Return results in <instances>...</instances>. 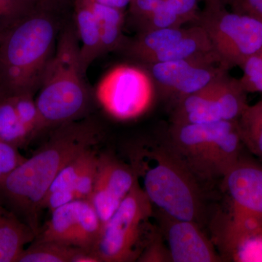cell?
I'll return each mask as SVG.
<instances>
[{"instance_id":"35","label":"cell","mask_w":262,"mask_h":262,"mask_svg":"<svg viewBox=\"0 0 262 262\" xmlns=\"http://www.w3.org/2000/svg\"><path fill=\"white\" fill-rule=\"evenodd\" d=\"M0 97H1V94H0Z\"/></svg>"},{"instance_id":"16","label":"cell","mask_w":262,"mask_h":262,"mask_svg":"<svg viewBox=\"0 0 262 262\" xmlns=\"http://www.w3.org/2000/svg\"><path fill=\"white\" fill-rule=\"evenodd\" d=\"M160 230L170 252L172 262L222 261L214 246L200 224L178 220L158 211Z\"/></svg>"},{"instance_id":"7","label":"cell","mask_w":262,"mask_h":262,"mask_svg":"<svg viewBox=\"0 0 262 262\" xmlns=\"http://www.w3.org/2000/svg\"><path fill=\"white\" fill-rule=\"evenodd\" d=\"M154 207L138 184L102 226L94 252L101 262L138 261L156 229L150 225Z\"/></svg>"},{"instance_id":"4","label":"cell","mask_w":262,"mask_h":262,"mask_svg":"<svg viewBox=\"0 0 262 262\" xmlns=\"http://www.w3.org/2000/svg\"><path fill=\"white\" fill-rule=\"evenodd\" d=\"M85 75L75 24L68 22L62 25L35 99L47 128L80 120L87 113L91 96Z\"/></svg>"},{"instance_id":"25","label":"cell","mask_w":262,"mask_h":262,"mask_svg":"<svg viewBox=\"0 0 262 262\" xmlns=\"http://www.w3.org/2000/svg\"><path fill=\"white\" fill-rule=\"evenodd\" d=\"M244 72L239 79L247 93H262V46L245 62Z\"/></svg>"},{"instance_id":"21","label":"cell","mask_w":262,"mask_h":262,"mask_svg":"<svg viewBox=\"0 0 262 262\" xmlns=\"http://www.w3.org/2000/svg\"><path fill=\"white\" fill-rule=\"evenodd\" d=\"M33 137L8 96L0 97V141L20 148Z\"/></svg>"},{"instance_id":"26","label":"cell","mask_w":262,"mask_h":262,"mask_svg":"<svg viewBox=\"0 0 262 262\" xmlns=\"http://www.w3.org/2000/svg\"><path fill=\"white\" fill-rule=\"evenodd\" d=\"M164 0H130L128 5L129 19L136 32L144 29L146 24L163 4Z\"/></svg>"},{"instance_id":"31","label":"cell","mask_w":262,"mask_h":262,"mask_svg":"<svg viewBox=\"0 0 262 262\" xmlns=\"http://www.w3.org/2000/svg\"><path fill=\"white\" fill-rule=\"evenodd\" d=\"M31 1L35 3L39 8L62 14L69 8L73 7L75 0H31Z\"/></svg>"},{"instance_id":"18","label":"cell","mask_w":262,"mask_h":262,"mask_svg":"<svg viewBox=\"0 0 262 262\" xmlns=\"http://www.w3.org/2000/svg\"><path fill=\"white\" fill-rule=\"evenodd\" d=\"M73 8V23L80 42L81 61L86 73L91 63L102 56L101 32L89 0H75Z\"/></svg>"},{"instance_id":"20","label":"cell","mask_w":262,"mask_h":262,"mask_svg":"<svg viewBox=\"0 0 262 262\" xmlns=\"http://www.w3.org/2000/svg\"><path fill=\"white\" fill-rule=\"evenodd\" d=\"M237 125L244 146L262 163V100L248 104Z\"/></svg>"},{"instance_id":"3","label":"cell","mask_w":262,"mask_h":262,"mask_svg":"<svg viewBox=\"0 0 262 262\" xmlns=\"http://www.w3.org/2000/svg\"><path fill=\"white\" fill-rule=\"evenodd\" d=\"M61 13L37 8L0 39V94H35L56 50Z\"/></svg>"},{"instance_id":"11","label":"cell","mask_w":262,"mask_h":262,"mask_svg":"<svg viewBox=\"0 0 262 262\" xmlns=\"http://www.w3.org/2000/svg\"><path fill=\"white\" fill-rule=\"evenodd\" d=\"M155 93L149 72L139 63L114 67L101 77L96 89L100 104L120 120L135 118L145 113Z\"/></svg>"},{"instance_id":"10","label":"cell","mask_w":262,"mask_h":262,"mask_svg":"<svg viewBox=\"0 0 262 262\" xmlns=\"http://www.w3.org/2000/svg\"><path fill=\"white\" fill-rule=\"evenodd\" d=\"M140 65L189 59L214 53L206 32L199 25L137 32L122 47Z\"/></svg>"},{"instance_id":"19","label":"cell","mask_w":262,"mask_h":262,"mask_svg":"<svg viewBox=\"0 0 262 262\" xmlns=\"http://www.w3.org/2000/svg\"><path fill=\"white\" fill-rule=\"evenodd\" d=\"M94 10L101 32L102 56L110 52L121 50L127 38L123 35L125 23L124 10L89 0Z\"/></svg>"},{"instance_id":"27","label":"cell","mask_w":262,"mask_h":262,"mask_svg":"<svg viewBox=\"0 0 262 262\" xmlns=\"http://www.w3.org/2000/svg\"><path fill=\"white\" fill-rule=\"evenodd\" d=\"M138 261L172 262L170 252L160 229L155 230Z\"/></svg>"},{"instance_id":"29","label":"cell","mask_w":262,"mask_h":262,"mask_svg":"<svg viewBox=\"0 0 262 262\" xmlns=\"http://www.w3.org/2000/svg\"><path fill=\"white\" fill-rule=\"evenodd\" d=\"M25 160L18 148L0 141V182Z\"/></svg>"},{"instance_id":"32","label":"cell","mask_w":262,"mask_h":262,"mask_svg":"<svg viewBox=\"0 0 262 262\" xmlns=\"http://www.w3.org/2000/svg\"><path fill=\"white\" fill-rule=\"evenodd\" d=\"M101 4L108 5L118 9L125 10L128 7L130 0H94Z\"/></svg>"},{"instance_id":"17","label":"cell","mask_w":262,"mask_h":262,"mask_svg":"<svg viewBox=\"0 0 262 262\" xmlns=\"http://www.w3.org/2000/svg\"><path fill=\"white\" fill-rule=\"evenodd\" d=\"M36 236L30 226L0 201V262H17Z\"/></svg>"},{"instance_id":"14","label":"cell","mask_w":262,"mask_h":262,"mask_svg":"<svg viewBox=\"0 0 262 262\" xmlns=\"http://www.w3.org/2000/svg\"><path fill=\"white\" fill-rule=\"evenodd\" d=\"M99 156L93 147L81 151L63 167L48 189L41 210L50 211L77 201L89 200L97 175Z\"/></svg>"},{"instance_id":"13","label":"cell","mask_w":262,"mask_h":262,"mask_svg":"<svg viewBox=\"0 0 262 262\" xmlns=\"http://www.w3.org/2000/svg\"><path fill=\"white\" fill-rule=\"evenodd\" d=\"M35 239L94 251L102 224L89 200H77L58 207Z\"/></svg>"},{"instance_id":"33","label":"cell","mask_w":262,"mask_h":262,"mask_svg":"<svg viewBox=\"0 0 262 262\" xmlns=\"http://www.w3.org/2000/svg\"><path fill=\"white\" fill-rule=\"evenodd\" d=\"M204 2L205 6L208 7H227L232 0H202Z\"/></svg>"},{"instance_id":"34","label":"cell","mask_w":262,"mask_h":262,"mask_svg":"<svg viewBox=\"0 0 262 262\" xmlns=\"http://www.w3.org/2000/svg\"><path fill=\"white\" fill-rule=\"evenodd\" d=\"M3 33H2L1 32H0V39H1V38H2V36H3Z\"/></svg>"},{"instance_id":"5","label":"cell","mask_w":262,"mask_h":262,"mask_svg":"<svg viewBox=\"0 0 262 262\" xmlns=\"http://www.w3.org/2000/svg\"><path fill=\"white\" fill-rule=\"evenodd\" d=\"M168 139L201 182L223 178L244 147L237 121L172 124Z\"/></svg>"},{"instance_id":"22","label":"cell","mask_w":262,"mask_h":262,"mask_svg":"<svg viewBox=\"0 0 262 262\" xmlns=\"http://www.w3.org/2000/svg\"><path fill=\"white\" fill-rule=\"evenodd\" d=\"M81 248L34 239L17 262H74Z\"/></svg>"},{"instance_id":"28","label":"cell","mask_w":262,"mask_h":262,"mask_svg":"<svg viewBox=\"0 0 262 262\" xmlns=\"http://www.w3.org/2000/svg\"><path fill=\"white\" fill-rule=\"evenodd\" d=\"M200 1L201 0H165V3L184 25L185 24H195L201 12Z\"/></svg>"},{"instance_id":"30","label":"cell","mask_w":262,"mask_h":262,"mask_svg":"<svg viewBox=\"0 0 262 262\" xmlns=\"http://www.w3.org/2000/svg\"><path fill=\"white\" fill-rule=\"evenodd\" d=\"M233 11L251 15L262 21V0H232Z\"/></svg>"},{"instance_id":"15","label":"cell","mask_w":262,"mask_h":262,"mask_svg":"<svg viewBox=\"0 0 262 262\" xmlns=\"http://www.w3.org/2000/svg\"><path fill=\"white\" fill-rule=\"evenodd\" d=\"M136 182L134 170L111 155H99L97 175L89 198L101 220L106 223Z\"/></svg>"},{"instance_id":"12","label":"cell","mask_w":262,"mask_h":262,"mask_svg":"<svg viewBox=\"0 0 262 262\" xmlns=\"http://www.w3.org/2000/svg\"><path fill=\"white\" fill-rule=\"evenodd\" d=\"M149 72L155 90L172 106L229 71L215 53L179 61L142 65Z\"/></svg>"},{"instance_id":"24","label":"cell","mask_w":262,"mask_h":262,"mask_svg":"<svg viewBox=\"0 0 262 262\" xmlns=\"http://www.w3.org/2000/svg\"><path fill=\"white\" fill-rule=\"evenodd\" d=\"M37 8L31 0H0V32L4 34Z\"/></svg>"},{"instance_id":"23","label":"cell","mask_w":262,"mask_h":262,"mask_svg":"<svg viewBox=\"0 0 262 262\" xmlns=\"http://www.w3.org/2000/svg\"><path fill=\"white\" fill-rule=\"evenodd\" d=\"M8 97L11 100L19 118L33 137L47 128L34 98V94H20Z\"/></svg>"},{"instance_id":"1","label":"cell","mask_w":262,"mask_h":262,"mask_svg":"<svg viewBox=\"0 0 262 262\" xmlns=\"http://www.w3.org/2000/svg\"><path fill=\"white\" fill-rule=\"evenodd\" d=\"M101 139L99 126L77 120L54 127L47 141L0 182V201L39 233L41 205L53 180L81 151Z\"/></svg>"},{"instance_id":"2","label":"cell","mask_w":262,"mask_h":262,"mask_svg":"<svg viewBox=\"0 0 262 262\" xmlns=\"http://www.w3.org/2000/svg\"><path fill=\"white\" fill-rule=\"evenodd\" d=\"M127 151L138 184L154 208L173 218L201 224L204 213L201 181L168 138L138 141Z\"/></svg>"},{"instance_id":"6","label":"cell","mask_w":262,"mask_h":262,"mask_svg":"<svg viewBox=\"0 0 262 262\" xmlns=\"http://www.w3.org/2000/svg\"><path fill=\"white\" fill-rule=\"evenodd\" d=\"M222 180L229 207L220 239L227 255L244 239L262 232V163L242 155Z\"/></svg>"},{"instance_id":"9","label":"cell","mask_w":262,"mask_h":262,"mask_svg":"<svg viewBox=\"0 0 262 262\" xmlns=\"http://www.w3.org/2000/svg\"><path fill=\"white\" fill-rule=\"evenodd\" d=\"M228 72L177 103L173 107L172 124L237 121L248 105V93L239 79Z\"/></svg>"},{"instance_id":"8","label":"cell","mask_w":262,"mask_h":262,"mask_svg":"<svg viewBox=\"0 0 262 262\" xmlns=\"http://www.w3.org/2000/svg\"><path fill=\"white\" fill-rule=\"evenodd\" d=\"M195 24L206 32L213 51L228 70L241 68L262 46V21L225 6H204Z\"/></svg>"}]
</instances>
